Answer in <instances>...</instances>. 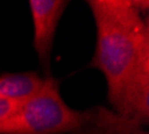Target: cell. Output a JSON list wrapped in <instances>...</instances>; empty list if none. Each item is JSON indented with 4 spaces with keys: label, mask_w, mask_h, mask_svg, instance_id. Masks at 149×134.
I'll return each instance as SVG.
<instances>
[{
    "label": "cell",
    "mask_w": 149,
    "mask_h": 134,
    "mask_svg": "<svg viewBox=\"0 0 149 134\" xmlns=\"http://www.w3.org/2000/svg\"><path fill=\"white\" fill-rule=\"evenodd\" d=\"M17 106H19V105H16V103L0 99V124H3L6 119H8V118L15 113Z\"/></svg>",
    "instance_id": "8992f818"
},
{
    "label": "cell",
    "mask_w": 149,
    "mask_h": 134,
    "mask_svg": "<svg viewBox=\"0 0 149 134\" xmlns=\"http://www.w3.org/2000/svg\"><path fill=\"white\" fill-rule=\"evenodd\" d=\"M86 118L87 110H74L62 99L58 79L46 76L38 93L0 124V134H71Z\"/></svg>",
    "instance_id": "7a4b0ae2"
},
{
    "label": "cell",
    "mask_w": 149,
    "mask_h": 134,
    "mask_svg": "<svg viewBox=\"0 0 149 134\" xmlns=\"http://www.w3.org/2000/svg\"><path fill=\"white\" fill-rule=\"evenodd\" d=\"M71 134H148L144 126L118 115L110 109L95 106L87 110L85 124Z\"/></svg>",
    "instance_id": "277c9868"
},
{
    "label": "cell",
    "mask_w": 149,
    "mask_h": 134,
    "mask_svg": "<svg viewBox=\"0 0 149 134\" xmlns=\"http://www.w3.org/2000/svg\"><path fill=\"white\" fill-rule=\"evenodd\" d=\"M97 43L90 67L104 74L118 115L146 126L149 119V19L146 0H89Z\"/></svg>",
    "instance_id": "6da1fadb"
},
{
    "label": "cell",
    "mask_w": 149,
    "mask_h": 134,
    "mask_svg": "<svg viewBox=\"0 0 149 134\" xmlns=\"http://www.w3.org/2000/svg\"><path fill=\"white\" fill-rule=\"evenodd\" d=\"M28 4L34 24L32 46L46 76H50L51 51L56 28L62 14L70 3L66 0H30Z\"/></svg>",
    "instance_id": "3957f363"
},
{
    "label": "cell",
    "mask_w": 149,
    "mask_h": 134,
    "mask_svg": "<svg viewBox=\"0 0 149 134\" xmlns=\"http://www.w3.org/2000/svg\"><path fill=\"white\" fill-rule=\"evenodd\" d=\"M43 82L45 78L35 71L3 74L0 75V99L20 105L38 93Z\"/></svg>",
    "instance_id": "5b68a950"
}]
</instances>
